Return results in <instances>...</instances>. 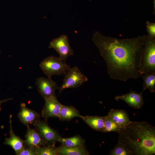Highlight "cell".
<instances>
[{
    "mask_svg": "<svg viewBox=\"0 0 155 155\" xmlns=\"http://www.w3.org/2000/svg\"><path fill=\"white\" fill-rule=\"evenodd\" d=\"M81 119L93 129L98 131H103L105 117L87 115L83 116Z\"/></svg>",
    "mask_w": 155,
    "mask_h": 155,
    "instance_id": "cell-16",
    "label": "cell"
},
{
    "mask_svg": "<svg viewBox=\"0 0 155 155\" xmlns=\"http://www.w3.org/2000/svg\"><path fill=\"white\" fill-rule=\"evenodd\" d=\"M110 155H133V153L124 144L118 141L117 144L111 151Z\"/></svg>",
    "mask_w": 155,
    "mask_h": 155,
    "instance_id": "cell-21",
    "label": "cell"
},
{
    "mask_svg": "<svg viewBox=\"0 0 155 155\" xmlns=\"http://www.w3.org/2000/svg\"><path fill=\"white\" fill-rule=\"evenodd\" d=\"M145 35L130 39H119L102 35L98 31L92 40L104 60L112 79L125 81L137 79Z\"/></svg>",
    "mask_w": 155,
    "mask_h": 155,
    "instance_id": "cell-1",
    "label": "cell"
},
{
    "mask_svg": "<svg viewBox=\"0 0 155 155\" xmlns=\"http://www.w3.org/2000/svg\"><path fill=\"white\" fill-rule=\"evenodd\" d=\"M107 115L123 129L128 125L131 121L130 120L127 113L124 110L111 109Z\"/></svg>",
    "mask_w": 155,
    "mask_h": 155,
    "instance_id": "cell-14",
    "label": "cell"
},
{
    "mask_svg": "<svg viewBox=\"0 0 155 155\" xmlns=\"http://www.w3.org/2000/svg\"><path fill=\"white\" fill-rule=\"evenodd\" d=\"M35 151L36 155H57L55 146H40L36 148Z\"/></svg>",
    "mask_w": 155,
    "mask_h": 155,
    "instance_id": "cell-22",
    "label": "cell"
},
{
    "mask_svg": "<svg viewBox=\"0 0 155 155\" xmlns=\"http://www.w3.org/2000/svg\"><path fill=\"white\" fill-rule=\"evenodd\" d=\"M64 75L63 83L58 89L59 93L67 88H77L88 80L77 66L70 67Z\"/></svg>",
    "mask_w": 155,
    "mask_h": 155,
    "instance_id": "cell-5",
    "label": "cell"
},
{
    "mask_svg": "<svg viewBox=\"0 0 155 155\" xmlns=\"http://www.w3.org/2000/svg\"><path fill=\"white\" fill-rule=\"evenodd\" d=\"M36 148L24 146V148L16 154L17 155H36Z\"/></svg>",
    "mask_w": 155,
    "mask_h": 155,
    "instance_id": "cell-23",
    "label": "cell"
},
{
    "mask_svg": "<svg viewBox=\"0 0 155 155\" xmlns=\"http://www.w3.org/2000/svg\"><path fill=\"white\" fill-rule=\"evenodd\" d=\"M119 133L122 142L135 155L155 154V127L145 122L131 121Z\"/></svg>",
    "mask_w": 155,
    "mask_h": 155,
    "instance_id": "cell-2",
    "label": "cell"
},
{
    "mask_svg": "<svg viewBox=\"0 0 155 155\" xmlns=\"http://www.w3.org/2000/svg\"><path fill=\"white\" fill-rule=\"evenodd\" d=\"M57 155H88L90 154L84 146L68 147L62 144L56 147Z\"/></svg>",
    "mask_w": 155,
    "mask_h": 155,
    "instance_id": "cell-15",
    "label": "cell"
},
{
    "mask_svg": "<svg viewBox=\"0 0 155 155\" xmlns=\"http://www.w3.org/2000/svg\"><path fill=\"white\" fill-rule=\"evenodd\" d=\"M46 146H55L61 136L45 121L39 119L34 125Z\"/></svg>",
    "mask_w": 155,
    "mask_h": 155,
    "instance_id": "cell-7",
    "label": "cell"
},
{
    "mask_svg": "<svg viewBox=\"0 0 155 155\" xmlns=\"http://www.w3.org/2000/svg\"><path fill=\"white\" fill-rule=\"evenodd\" d=\"M123 128L112 120L107 115L105 117L104 127L102 132L112 131L120 132Z\"/></svg>",
    "mask_w": 155,
    "mask_h": 155,
    "instance_id": "cell-20",
    "label": "cell"
},
{
    "mask_svg": "<svg viewBox=\"0 0 155 155\" xmlns=\"http://www.w3.org/2000/svg\"><path fill=\"white\" fill-rule=\"evenodd\" d=\"M21 109L18 116L20 121L26 125H34L39 119L40 115L37 112L28 108L23 103L20 105Z\"/></svg>",
    "mask_w": 155,
    "mask_h": 155,
    "instance_id": "cell-11",
    "label": "cell"
},
{
    "mask_svg": "<svg viewBox=\"0 0 155 155\" xmlns=\"http://www.w3.org/2000/svg\"><path fill=\"white\" fill-rule=\"evenodd\" d=\"M45 104L42 111V116L45 118H59L62 105L56 96L44 99Z\"/></svg>",
    "mask_w": 155,
    "mask_h": 155,
    "instance_id": "cell-9",
    "label": "cell"
},
{
    "mask_svg": "<svg viewBox=\"0 0 155 155\" xmlns=\"http://www.w3.org/2000/svg\"><path fill=\"white\" fill-rule=\"evenodd\" d=\"M65 146L68 147H78L84 146L85 140L80 136H75L69 138H63L61 137L57 141Z\"/></svg>",
    "mask_w": 155,
    "mask_h": 155,
    "instance_id": "cell-18",
    "label": "cell"
},
{
    "mask_svg": "<svg viewBox=\"0 0 155 155\" xmlns=\"http://www.w3.org/2000/svg\"><path fill=\"white\" fill-rule=\"evenodd\" d=\"M10 137L5 138L4 144L11 146L17 154L24 147V140L16 135L13 132L12 125V116L9 117Z\"/></svg>",
    "mask_w": 155,
    "mask_h": 155,
    "instance_id": "cell-13",
    "label": "cell"
},
{
    "mask_svg": "<svg viewBox=\"0 0 155 155\" xmlns=\"http://www.w3.org/2000/svg\"><path fill=\"white\" fill-rule=\"evenodd\" d=\"M143 80V90L148 89L152 92L155 91V72L140 75Z\"/></svg>",
    "mask_w": 155,
    "mask_h": 155,
    "instance_id": "cell-19",
    "label": "cell"
},
{
    "mask_svg": "<svg viewBox=\"0 0 155 155\" xmlns=\"http://www.w3.org/2000/svg\"><path fill=\"white\" fill-rule=\"evenodd\" d=\"M82 116L75 107L62 104L59 118L61 120L69 121L76 117L81 118Z\"/></svg>",
    "mask_w": 155,
    "mask_h": 155,
    "instance_id": "cell-17",
    "label": "cell"
},
{
    "mask_svg": "<svg viewBox=\"0 0 155 155\" xmlns=\"http://www.w3.org/2000/svg\"><path fill=\"white\" fill-rule=\"evenodd\" d=\"M27 131L24 140L25 146L36 148L40 146H46L40 135L36 130L31 128L29 125H27Z\"/></svg>",
    "mask_w": 155,
    "mask_h": 155,
    "instance_id": "cell-12",
    "label": "cell"
},
{
    "mask_svg": "<svg viewBox=\"0 0 155 155\" xmlns=\"http://www.w3.org/2000/svg\"><path fill=\"white\" fill-rule=\"evenodd\" d=\"M139 72L140 75L155 72V38L145 35Z\"/></svg>",
    "mask_w": 155,
    "mask_h": 155,
    "instance_id": "cell-3",
    "label": "cell"
},
{
    "mask_svg": "<svg viewBox=\"0 0 155 155\" xmlns=\"http://www.w3.org/2000/svg\"><path fill=\"white\" fill-rule=\"evenodd\" d=\"M12 99V98H9L3 100H0V111L1 110V104L2 103Z\"/></svg>",
    "mask_w": 155,
    "mask_h": 155,
    "instance_id": "cell-25",
    "label": "cell"
},
{
    "mask_svg": "<svg viewBox=\"0 0 155 155\" xmlns=\"http://www.w3.org/2000/svg\"><path fill=\"white\" fill-rule=\"evenodd\" d=\"M144 91L138 93L131 89L127 94L117 95L115 97L116 100H121L126 102L130 107L135 109H140L144 104L142 94Z\"/></svg>",
    "mask_w": 155,
    "mask_h": 155,
    "instance_id": "cell-10",
    "label": "cell"
},
{
    "mask_svg": "<svg viewBox=\"0 0 155 155\" xmlns=\"http://www.w3.org/2000/svg\"><path fill=\"white\" fill-rule=\"evenodd\" d=\"M35 84L38 92L44 99L56 96V90L59 88L55 81L49 77H40L36 79Z\"/></svg>",
    "mask_w": 155,
    "mask_h": 155,
    "instance_id": "cell-8",
    "label": "cell"
},
{
    "mask_svg": "<svg viewBox=\"0 0 155 155\" xmlns=\"http://www.w3.org/2000/svg\"><path fill=\"white\" fill-rule=\"evenodd\" d=\"M49 47L54 49L58 54L59 57L65 62L69 57L74 54L73 50L70 46L68 37L65 34L53 39L50 42Z\"/></svg>",
    "mask_w": 155,
    "mask_h": 155,
    "instance_id": "cell-6",
    "label": "cell"
},
{
    "mask_svg": "<svg viewBox=\"0 0 155 155\" xmlns=\"http://www.w3.org/2000/svg\"><path fill=\"white\" fill-rule=\"evenodd\" d=\"M39 66L44 73L50 78L54 75L64 74L70 67L69 65L59 57L53 56L46 58L40 63Z\"/></svg>",
    "mask_w": 155,
    "mask_h": 155,
    "instance_id": "cell-4",
    "label": "cell"
},
{
    "mask_svg": "<svg viewBox=\"0 0 155 155\" xmlns=\"http://www.w3.org/2000/svg\"><path fill=\"white\" fill-rule=\"evenodd\" d=\"M147 31L148 35L151 37L154 38L155 36V24L150 23L148 21L146 22Z\"/></svg>",
    "mask_w": 155,
    "mask_h": 155,
    "instance_id": "cell-24",
    "label": "cell"
}]
</instances>
